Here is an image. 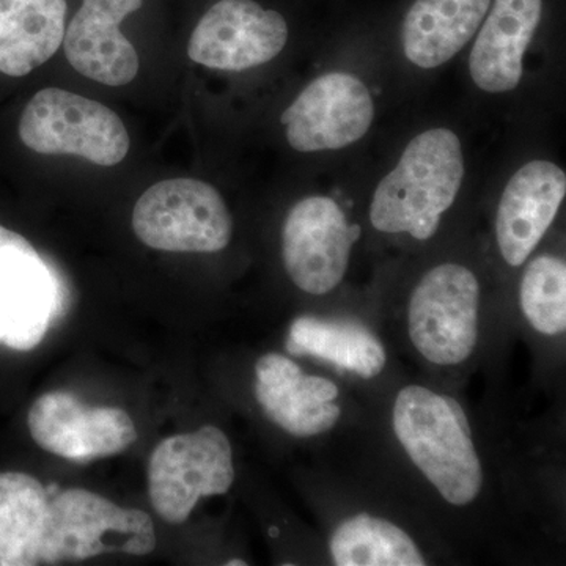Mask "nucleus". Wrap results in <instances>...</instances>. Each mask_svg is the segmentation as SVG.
<instances>
[{"label": "nucleus", "instance_id": "1", "mask_svg": "<svg viewBox=\"0 0 566 566\" xmlns=\"http://www.w3.org/2000/svg\"><path fill=\"white\" fill-rule=\"evenodd\" d=\"M392 428L406 455L447 504H474L485 485V469L460 401L430 387H401L395 395Z\"/></svg>", "mask_w": 566, "mask_h": 566}, {"label": "nucleus", "instance_id": "2", "mask_svg": "<svg viewBox=\"0 0 566 566\" xmlns=\"http://www.w3.org/2000/svg\"><path fill=\"white\" fill-rule=\"evenodd\" d=\"M463 177V148L455 133L434 128L419 134L376 188L371 226L381 233L430 240L455 203Z\"/></svg>", "mask_w": 566, "mask_h": 566}, {"label": "nucleus", "instance_id": "3", "mask_svg": "<svg viewBox=\"0 0 566 566\" xmlns=\"http://www.w3.org/2000/svg\"><path fill=\"white\" fill-rule=\"evenodd\" d=\"M482 286L464 264L441 263L422 275L406 307V331L416 353L436 367L471 359L480 338Z\"/></svg>", "mask_w": 566, "mask_h": 566}, {"label": "nucleus", "instance_id": "4", "mask_svg": "<svg viewBox=\"0 0 566 566\" xmlns=\"http://www.w3.org/2000/svg\"><path fill=\"white\" fill-rule=\"evenodd\" d=\"M156 547L148 513L123 509L87 490L50 495L41 565L87 560L107 553L147 556Z\"/></svg>", "mask_w": 566, "mask_h": 566}, {"label": "nucleus", "instance_id": "5", "mask_svg": "<svg viewBox=\"0 0 566 566\" xmlns=\"http://www.w3.org/2000/svg\"><path fill=\"white\" fill-rule=\"evenodd\" d=\"M133 229L156 251L212 253L229 245L233 221L218 189L193 178H174L142 193Z\"/></svg>", "mask_w": 566, "mask_h": 566}, {"label": "nucleus", "instance_id": "6", "mask_svg": "<svg viewBox=\"0 0 566 566\" xmlns=\"http://www.w3.org/2000/svg\"><path fill=\"white\" fill-rule=\"evenodd\" d=\"M233 482L232 444L214 424L164 439L148 463L153 509L170 524L185 523L200 499L229 493Z\"/></svg>", "mask_w": 566, "mask_h": 566}, {"label": "nucleus", "instance_id": "7", "mask_svg": "<svg viewBox=\"0 0 566 566\" xmlns=\"http://www.w3.org/2000/svg\"><path fill=\"white\" fill-rule=\"evenodd\" d=\"M22 144L41 155H73L98 166L122 163L129 136L117 114L98 102L61 88L40 91L20 122Z\"/></svg>", "mask_w": 566, "mask_h": 566}, {"label": "nucleus", "instance_id": "8", "mask_svg": "<svg viewBox=\"0 0 566 566\" xmlns=\"http://www.w3.org/2000/svg\"><path fill=\"white\" fill-rule=\"evenodd\" d=\"M63 307L59 274L24 237L0 226V345L35 348Z\"/></svg>", "mask_w": 566, "mask_h": 566}, {"label": "nucleus", "instance_id": "9", "mask_svg": "<svg viewBox=\"0 0 566 566\" xmlns=\"http://www.w3.org/2000/svg\"><path fill=\"white\" fill-rule=\"evenodd\" d=\"M360 227L349 223L331 197H305L294 203L282 229L286 274L301 292L329 294L344 281Z\"/></svg>", "mask_w": 566, "mask_h": 566}, {"label": "nucleus", "instance_id": "10", "mask_svg": "<svg viewBox=\"0 0 566 566\" xmlns=\"http://www.w3.org/2000/svg\"><path fill=\"white\" fill-rule=\"evenodd\" d=\"M28 424L41 449L74 463L117 455L137 441L136 424L123 409L87 406L65 390L41 395Z\"/></svg>", "mask_w": 566, "mask_h": 566}, {"label": "nucleus", "instance_id": "11", "mask_svg": "<svg viewBox=\"0 0 566 566\" xmlns=\"http://www.w3.org/2000/svg\"><path fill=\"white\" fill-rule=\"evenodd\" d=\"M374 98L359 77L327 73L307 85L282 114L294 150H340L363 139L374 123Z\"/></svg>", "mask_w": 566, "mask_h": 566}, {"label": "nucleus", "instance_id": "12", "mask_svg": "<svg viewBox=\"0 0 566 566\" xmlns=\"http://www.w3.org/2000/svg\"><path fill=\"white\" fill-rule=\"evenodd\" d=\"M289 41L285 18L253 0H219L189 40L191 61L211 70L244 71L273 61Z\"/></svg>", "mask_w": 566, "mask_h": 566}, {"label": "nucleus", "instance_id": "13", "mask_svg": "<svg viewBox=\"0 0 566 566\" xmlns=\"http://www.w3.org/2000/svg\"><path fill=\"white\" fill-rule=\"evenodd\" d=\"M333 379L305 375L290 357L268 353L255 365V398L271 422L294 438L333 430L342 417Z\"/></svg>", "mask_w": 566, "mask_h": 566}, {"label": "nucleus", "instance_id": "14", "mask_svg": "<svg viewBox=\"0 0 566 566\" xmlns=\"http://www.w3.org/2000/svg\"><path fill=\"white\" fill-rule=\"evenodd\" d=\"M566 196L557 164L532 161L506 182L495 212V241L504 262L523 266L553 226Z\"/></svg>", "mask_w": 566, "mask_h": 566}, {"label": "nucleus", "instance_id": "15", "mask_svg": "<svg viewBox=\"0 0 566 566\" xmlns=\"http://www.w3.org/2000/svg\"><path fill=\"white\" fill-rule=\"evenodd\" d=\"M142 3L144 0H84L63 36L71 66L99 84H129L139 71V55L120 24Z\"/></svg>", "mask_w": 566, "mask_h": 566}, {"label": "nucleus", "instance_id": "16", "mask_svg": "<svg viewBox=\"0 0 566 566\" xmlns=\"http://www.w3.org/2000/svg\"><path fill=\"white\" fill-rule=\"evenodd\" d=\"M542 13L543 0H495L469 57V71L480 91H515Z\"/></svg>", "mask_w": 566, "mask_h": 566}, {"label": "nucleus", "instance_id": "17", "mask_svg": "<svg viewBox=\"0 0 566 566\" xmlns=\"http://www.w3.org/2000/svg\"><path fill=\"white\" fill-rule=\"evenodd\" d=\"M491 0H416L403 22L406 59L420 69H436L455 57L471 41Z\"/></svg>", "mask_w": 566, "mask_h": 566}, {"label": "nucleus", "instance_id": "18", "mask_svg": "<svg viewBox=\"0 0 566 566\" xmlns=\"http://www.w3.org/2000/svg\"><path fill=\"white\" fill-rule=\"evenodd\" d=\"M65 17L66 0H0V73L21 77L50 61Z\"/></svg>", "mask_w": 566, "mask_h": 566}, {"label": "nucleus", "instance_id": "19", "mask_svg": "<svg viewBox=\"0 0 566 566\" xmlns=\"http://www.w3.org/2000/svg\"><path fill=\"white\" fill-rule=\"evenodd\" d=\"M286 349L294 356H312L340 370L374 379L387 364L385 345L364 324L318 316H300L290 326Z\"/></svg>", "mask_w": 566, "mask_h": 566}, {"label": "nucleus", "instance_id": "20", "mask_svg": "<svg viewBox=\"0 0 566 566\" xmlns=\"http://www.w3.org/2000/svg\"><path fill=\"white\" fill-rule=\"evenodd\" d=\"M50 494L22 472H0V566L41 565Z\"/></svg>", "mask_w": 566, "mask_h": 566}, {"label": "nucleus", "instance_id": "21", "mask_svg": "<svg viewBox=\"0 0 566 566\" xmlns=\"http://www.w3.org/2000/svg\"><path fill=\"white\" fill-rule=\"evenodd\" d=\"M329 554L337 566L427 565L408 532L370 513H357L342 521L329 536Z\"/></svg>", "mask_w": 566, "mask_h": 566}, {"label": "nucleus", "instance_id": "22", "mask_svg": "<svg viewBox=\"0 0 566 566\" xmlns=\"http://www.w3.org/2000/svg\"><path fill=\"white\" fill-rule=\"evenodd\" d=\"M520 307L528 326L546 337L566 331V264L551 253L528 262L520 283Z\"/></svg>", "mask_w": 566, "mask_h": 566}, {"label": "nucleus", "instance_id": "23", "mask_svg": "<svg viewBox=\"0 0 566 566\" xmlns=\"http://www.w3.org/2000/svg\"><path fill=\"white\" fill-rule=\"evenodd\" d=\"M226 565L227 566H245L248 564H245L244 560H241V558H233V560L227 562Z\"/></svg>", "mask_w": 566, "mask_h": 566}]
</instances>
